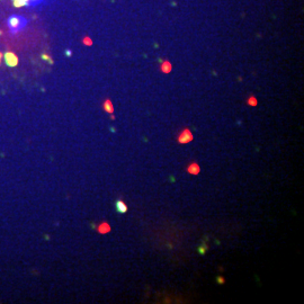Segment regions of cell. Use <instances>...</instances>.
<instances>
[{
  "mask_svg": "<svg viewBox=\"0 0 304 304\" xmlns=\"http://www.w3.org/2000/svg\"><path fill=\"white\" fill-rule=\"evenodd\" d=\"M27 24H28V20L20 15H11L7 19V26L11 34H17L23 31Z\"/></svg>",
  "mask_w": 304,
  "mask_h": 304,
  "instance_id": "6da1fadb",
  "label": "cell"
},
{
  "mask_svg": "<svg viewBox=\"0 0 304 304\" xmlns=\"http://www.w3.org/2000/svg\"><path fill=\"white\" fill-rule=\"evenodd\" d=\"M193 139H194V136H193L192 132L188 130V129H185V130L181 131V132L179 133L178 138H177V141H178L180 144H186V143L192 142Z\"/></svg>",
  "mask_w": 304,
  "mask_h": 304,
  "instance_id": "7a4b0ae2",
  "label": "cell"
},
{
  "mask_svg": "<svg viewBox=\"0 0 304 304\" xmlns=\"http://www.w3.org/2000/svg\"><path fill=\"white\" fill-rule=\"evenodd\" d=\"M5 60H6V63L9 67H16L18 64V58L16 56V54L11 53V52H8L5 55Z\"/></svg>",
  "mask_w": 304,
  "mask_h": 304,
  "instance_id": "3957f363",
  "label": "cell"
},
{
  "mask_svg": "<svg viewBox=\"0 0 304 304\" xmlns=\"http://www.w3.org/2000/svg\"><path fill=\"white\" fill-rule=\"evenodd\" d=\"M199 171H201V167L195 163V162H193L190 165L187 167V172L190 175H198L199 174Z\"/></svg>",
  "mask_w": 304,
  "mask_h": 304,
  "instance_id": "277c9868",
  "label": "cell"
},
{
  "mask_svg": "<svg viewBox=\"0 0 304 304\" xmlns=\"http://www.w3.org/2000/svg\"><path fill=\"white\" fill-rule=\"evenodd\" d=\"M116 210L118 213H122V214H123V213H126V212H127L129 207H127V205H126L124 202L121 201V199H118V201L116 202Z\"/></svg>",
  "mask_w": 304,
  "mask_h": 304,
  "instance_id": "5b68a950",
  "label": "cell"
},
{
  "mask_svg": "<svg viewBox=\"0 0 304 304\" xmlns=\"http://www.w3.org/2000/svg\"><path fill=\"white\" fill-rule=\"evenodd\" d=\"M111 231V225L108 223H106V222H104V223H102L100 225L98 226V232L99 233H102V234H105V233H108Z\"/></svg>",
  "mask_w": 304,
  "mask_h": 304,
  "instance_id": "8992f818",
  "label": "cell"
},
{
  "mask_svg": "<svg viewBox=\"0 0 304 304\" xmlns=\"http://www.w3.org/2000/svg\"><path fill=\"white\" fill-rule=\"evenodd\" d=\"M23 1H24V5H25V6H28V7H34V6L40 5L41 2H43L44 0H23Z\"/></svg>",
  "mask_w": 304,
  "mask_h": 304,
  "instance_id": "52a82bcc",
  "label": "cell"
},
{
  "mask_svg": "<svg viewBox=\"0 0 304 304\" xmlns=\"http://www.w3.org/2000/svg\"><path fill=\"white\" fill-rule=\"evenodd\" d=\"M104 109H105V112L109 113V114H112V113L114 112V107H113L111 100H106V102L104 103Z\"/></svg>",
  "mask_w": 304,
  "mask_h": 304,
  "instance_id": "ba28073f",
  "label": "cell"
},
{
  "mask_svg": "<svg viewBox=\"0 0 304 304\" xmlns=\"http://www.w3.org/2000/svg\"><path fill=\"white\" fill-rule=\"evenodd\" d=\"M13 1H14L15 7H24V6H25L23 0H13Z\"/></svg>",
  "mask_w": 304,
  "mask_h": 304,
  "instance_id": "9c48e42d",
  "label": "cell"
},
{
  "mask_svg": "<svg viewBox=\"0 0 304 304\" xmlns=\"http://www.w3.org/2000/svg\"><path fill=\"white\" fill-rule=\"evenodd\" d=\"M248 104H249V105H251V106H255V105H257V100H256V98L251 97V98L248 100Z\"/></svg>",
  "mask_w": 304,
  "mask_h": 304,
  "instance_id": "30bf717a",
  "label": "cell"
},
{
  "mask_svg": "<svg viewBox=\"0 0 304 304\" xmlns=\"http://www.w3.org/2000/svg\"><path fill=\"white\" fill-rule=\"evenodd\" d=\"M217 281H220V284H223V283H224V279H223V278H217Z\"/></svg>",
  "mask_w": 304,
  "mask_h": 304,
  "instance_id": "8fae6325",
  "label": "cell"
},
{
  "mask_svg": "<svg viewBox=\"0 0 304 304\" xmlns=\"http://www.w3.org/2000/svg\"><path fill=\"white\" fill-rule=\"evenodd\" d=\"M1 56H2V55H1V53H0V61H1Z\"/></svg>",
  "mask_w": 304,
  "mask_h": 304,
  "instance_id": "7c38bea8",
  "label": "cell"
}]
</instances>
